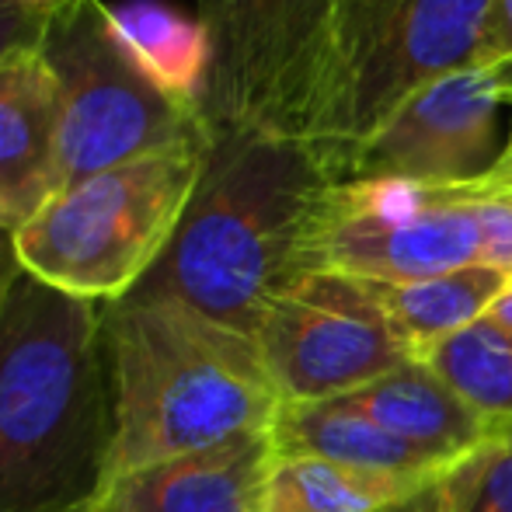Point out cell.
<instances>
[{
	"label": "cell",
	"instance_id": "52a82bcc",
	"mask_svg": "<svg viewBox=\"0 0 512 512\" xmlns=\"http://www.w3.org/2000/svg\"><path fill=\"white\" fill-rule=\"evenodd\" d=\"M485 11L488 0H335L314 140L345 161L422 84L471 67Z\"/></svg>",
	"mask_w": 512,
	"mask_h": 512
},
{
	"label": "cell",
	"instance_id": "44dd1931",
	"mask_svg": "<svg viewBox=\"0 0 512 512\" xmlns=\"http://www.w3.org/2000/svg\"><path fill=\"white\" fill-rule=\"evenodd\" d=\"M474 63L512 77V0H488Z\"/></svg>",
	"mask_w": 512,
	"mask_h": 512
},
{
	"label": "cell",
	"instance_id": "30bf717a",
	"mask_svg": "<svg viewBox=\"0 0 512 512\" xmlns=\"http://www.w3.org/2000/svg\"><path fill=\"white\" fill-rule=\"evenodd\" d=\"M509 95L512 77L478 63L422 84L370 140L345 154V182H478L499 164L495 129Z\"/></svg>",
	"mask_w": 512,
	"mask_h": 512
},
{
	"label": "cell",
	"instance_id": "9a60e30c",
	"mask_svg": "<svg viewBox=\"0 0 512 512\" xmlns=\"http://www.w3.org/2000/svg\"><path fill=\"white\" fill-rule=\"evenodd\" d=\"M509 283L512 272L506 269L471 265V269L418 279V283H370V290L398 335L408 342V349L415 352V359H422L432 345L481 321L509 290Z\"/></svg>",
	"mask_w": 512,
	"mask_h": 512
},
{
	"label": "cell",
	"instance_id": "6da1fadb",
	"mask_svg": "<svg viewBox=\"0 0 512 512\" xmlns=\"http://www.w3.org/2000/svg\"><path fill=\"white\" fill-rule=\"evenodd\" d=\"M345 182L331 147L255 129H213L175 237L129 297L171 300L255 338L265 307L314 265Z\"/></svg>",
	"mask_w": 512,
	"mask_h": 512
},
{
	"label": "cell",
	"instance_id": "277c9868",
	"mask_svg": "<svg viewBox=\"0 0 512 512\" xmlns=\"http://www.w3.org/2000/svg\"><path fill=\"white\" fill-rule=\"evenodd\" d=\"M209 140L213 133L67 185L14 234L21 269L91 304L129 297L175 237Z\"/></svg>",
	"mask_w": 512,
	"mask_h": 512
},
{
	"label": "cell",
	"instance_id": "3957f363",
	"mask_svg": "<svg viewBox=\"0 0 512 512\" xmlns=\"http://www.w3.org/2000/svg\"><path fill=\"white\" fill-rule=\"evenodd\" d=\"M102 345L112 380L105 481L269 429L283 405L255 338L171 300L102 304Z\"/></svg>",
	"mask_w": 512,
	"mask_h": 512
},
{
	"label": "cell",
	"instance_id": "e0dca14e",
	"mask_svg": "<svg viewBox=\"0 0 512 512\" xmlns=\"http://www.w3.org/2000/svg\"><path fill=\"white\" fill-rule=\"evenodd\" d=\"M122 42L150 77L185 102H203L209 77V39L199 18L164 0H122L112 7Z\"/></svg>",
	"mask_w": 512,
	"mask_h": 512
},
{
	"label": "cell",
	"instance_id": "5bb4252c",
	"mask_svg": "<svg viewBox=\"0 0 512 512\" xmlns=\"http://www.w3.org/2000/svg\"><path fill=\"white\" fill-rule=\"evenodd\" d=\"M269 432L276 453L283 457H321L356 471L405 474V478H425L439 471L432 460L394 439L342 398L283 401Z\"/></svg>",
	"mask_w": 512,
	"mask_h": 512
},
{
	"label": "cell",
	"instance_id": "d6986e66",
	"mask_svg": "<svg viewBox=\"0 0 512 512\" xmlns=\"http://www.w3.org/2000/svg\"><path fill=\"white\" fill-rule=\"evenodd\" d=\"M380 512H512V425L478 450L432 471L408 499Z\"/></svg>",
	"mask_w": 512,
	"mask_h": 512
},
{
	"label": "cell",
	"instance_id": "ba28073f",
	"mask_svg": "<svg viewBox=\"0 0 512 512\" xmlns=\"http://www.w3.org/2000/svg\"><path fill=\"white\" fill-rule=\"evenodd\" d=\"M209 39L213 129L314 140L335 0H196Z\"/></svg>",
	"mask_w": 512,
	"mask_h": 512
},
{
	"label": "cell",
	"instance_id": "5b68a950",
	"mask_svg": "<svg viewBox=\"0 0 512 512\" xmlns=\"http://www.w3.org/2000/svg\"><path fill=\"white\" fill-rule=\"evenodd\" d=\"M39 53L60 91L63 189L213 133L203 105L171 95L143 70L105 0L53 7Z\"/></svg>",
	"mask_w": 512,
	"mask_h": 512
},
{
	"label": "cell",
	"instance_id": "9c48e42d",
	"mask_svg": "<svg viewBox=\"0 0 512 512\" xmlns=\"http://www.w3.org/2000/svg\"><path fill=\"white\" fill-rule=\"evenodd\" d=\"M255 345L283 401H328L415 359L370 283L342 272L293 279L255 328Z\"/></svg>",
	"mask_w": 512,
	"mask_h": 512
},
{
	"label": "cell",
	"instance_id": "7c38bea8",
	"mask_svg": "<svg viewBox=\"0 0 512 512\" xmlns=\"http://www.w3.org/2000/svg\"><path fill=\"white\" fill-rule=\"evenodd\" d=\"M60 192V91L39 49H21L0 63V227L18 234Z\"/></svg>",
	"mask_w": 512,
	"mask_h": 512
},
{
	"label": "cell",
	"instance_id": "7a4b0ae2",
	"mask_svg": "<svg viewBox=\"0 0 512 512\" xmlns=\"http://www.w3.org/2000/svg\"><path fill=\"white\" fill-rule=\"evenodd\" d=\"M102 304L25 272L0 310V512H77L105 485Z\"/></svg>",
	"mask_w": 512,
	"mask_h": 512
},
{
	"label": "cell",
	"instance_id": "484cf974",
	"mask_svg": "<svg viewBox=\"0 0 512 512\" xmlns=\"http://www.w3.org/2000/svg\"><path fill=\"white\" fill-rule=\"evenodd\" d=\"M77 512H91V506H88V509H77Z\"/></svg>",
	"mask_w": 512,
	"mask_h": 512
},
{
	"label": "cell",
	"instance_id": "603a6c76",
	"mask_svg": "<svg viewBox=\"0 0 512 512\" xmlns=\"http://www.w3.org/2000/svg\"><path fill=\"white\" fill-rule=\"evenodd\" d=\"M485 317H492L495 324H502V328H509V331H512V283H509V290L502 293L499 300H495L492 310H488Z\"/></svg>",
	"mask_w": 512,
	"mask_h": 512
},
{
	"label": "cell",
	"instance_id": "4fadbf2b",
	"mask_svg": "<svg viewBox=\"0 0 512 512\" xmlns=\"http://www.w3.org/2000/svg\"><path fill=\"white\" fill-rule=\"evenodd\" d=\"M342 401L436 467L467 457L499 429L422 359H411L373 384L342 394Z\"/></svg>",
	"mask_w": 512,
	"mask_h": 512
},
{
	"label": "cell",
	"instance_id": "cb8c5ba5",
	"mask_svg": "<svg viewBox=\"0 0 512 512\" xmlns=\"http://www.w3.org/2000/svg\"><path fill=\"white\" fill-rule=\"evenodd\" d=\"M499 168H502V175L512 182V133H509V143H506V150H502V157H499Z\"/></svg>",
	"mask_w": 512,
	"mask_h": 512
},
{
	"label": "cell",
	"instance_id": "2e32d148",
	"mask_svg": "<svg viewBox=\"0 0 512 512\" xmlns=\"http://www.w3.org/2000/svg\"><path fill=\"white\" fill-rule=\"evenodd\" d=\"M425 478L356 471L321 457L276 453L265 485V512H380L408 499Z\"/></svg>",
	"mask_w": 512,
	"mask_h": 512
},
{
	"label": "cell",
	"instance_id": "7402d4cb",
	"mask_svg": "<svg viewBox=\"0 0 512 512\" xmlns=\"http://www.w3.org/2000/svg\"><path fill=\"white\" fill-rule=\"evenodd\" d=\"M25 276L21 269V258H18V244H14V234L11 230L0 227V310H4L7 297L14 293L18 279Z\"/></svg>",
	"mask_w": 512,
	"mask_h": 512
},
{
	"label": "cell",
	"instance_id": "8fae6325",
	"mask_svg": "<svg viewBox=\"0 0 512 512\" xmlns=\"http://www.w3.org/2000/svg\"><path fill=\"white\" fill-rule=\"evenodd\" d=\"M272 464V432L251 429L105 481L91 512H265Z\"/></svg>",
	"mask_w": 512,
	"mask_h": 512
},
{
	"label": "cell",
	"instance_id": "ffe728a7",
	"mask_svg": "<svg viewBox=\"0 0 512 512\" xmlns=\"http://www.w3.org/2000/svg\"><path fill=\"white\" fill-rule=\"evenodd\" d=\"M53 18L49 7H28L18 0H0V63L21 49H39L46 25Z\"/></svg>",
	"mask_w": 512,
	"mask_h": 512
},
{
	"label": "cell",
	"instance_id": "d4e9b609",
	"mask_svg": "<svg viewBox=\"0 0 512 512\" xmlns=\"http://www.w3.org/2000/svg\"><path fill=\"white\" fill-rule=\"evenodd\" d=\"M18 4H28V7H49V11H53V7H60L63 0H18Z\"/></svg>",
	"mask_w": 512,
	"mask_h": 512
},
{
	"label": "cell",
	"instance_id": "ac0fdd59",
	"mask_svg": "<svg viewBox=\"0 0 512 512\" xmlns=\"http://www.w3.org/2000/svg\"><path fill=\"white\" fill-rule=\"evenodd\" d=\"M492 425H512V331L492 317L467 324L422 356Z\"/></svg>",
	"mask_w": 512,
	"mask_h": 512
},
{
	"label": "cell",
	"instance_id": "8992f818",
	"mask_svg": "<svg viewBox=\"0 0 512 512\" xmlns=\"http://www.w3.org/2000/svg\"><path fill=\"white\" fill-rule=\"evenodd\" d=\"M506 185L499 164L464 185L342 182L317 230L310 272L418 283L495 265Z\"/></svg>",
	"mask_w": 512,
	"mask_h": 512
}]
</instances>
